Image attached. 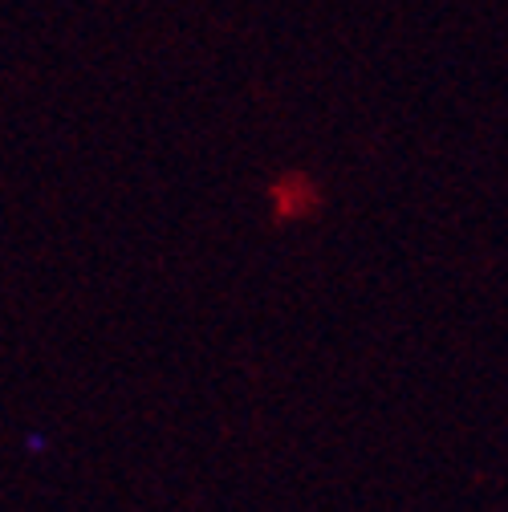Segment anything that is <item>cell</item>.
Segmentation results:
<instances>
[{
  "instance_id": "6da1fadb",
  "label": "cell",
  "mask_w": 508,
  "mask_h": 512,
  "mask_svg": "<svg viewBox=\"0 0 508 512\" xmlns=\"http://www.w3.org/2000/svg\"><path fill=\"white\" fill-rule=\"evenodd\" d=\"M265 204H269V220L273 228H289V224H305L313 216H322L326 208V187L313 171L305 167H281L269 183H265Z\"/></svg>"
}]
</instances>
